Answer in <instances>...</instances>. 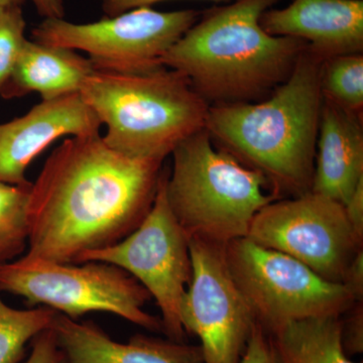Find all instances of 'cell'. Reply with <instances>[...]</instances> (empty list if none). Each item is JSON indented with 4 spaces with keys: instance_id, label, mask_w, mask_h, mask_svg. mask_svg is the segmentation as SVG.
<instances>
[{
    "instance_id": "obj_13",
    "label": "cell",
    "mask_w": 363,
    "mask_h": 363,
    "mask_svg": "<svg viewBox=\"0 0 363 363\" xmlns=\"http://www.w3.org/2000/svg\"><path fill=\"white\" fill-rule=\"evenodd\" d=\"M260 25L269 35L304 40L322 61L363 52V0H292L264 11Z\"/></svg>"
},
{
    "instance_id": "obj_7",
    "label": "cell",
    "mask_w": 363,
    "mask_h": 363,
    "mask_svg": "<svg viewBox=\"0 0 363 363\" xmlns=\"http://www.w3.org/2000/svg\"><path fill=\"white\" fill-rule=\"evenodd\" d=\"M224 250L238 290L266 333L302 320L342 317L357 303L343 284L247 238L230 241Z\"/></svg>"
},
{
    "instance_id": "obj_21",
    "label": "cell",
    "mask_w": 363,
    "mask_h": 363,
    "mask_svg": "<svg viewBox=\"0 0 363 363\" xmlns=\"http://www.w3.org/2000/svg\"><path fill=\"white\" fill-rule=\"evenodd\" d=\"M26 23L21 6L0 11V95L26 42Z\"/></svg>"
},
{
    "instance_id": "obj_1",
    "label": "cell",
    "mask_w": 363,
    "mask_h": 363,
    "mask_svg": "<svg viewBox=\"0 0 363 363\" xmlns=\"http://www.w3.org/2000/svg\"><path fill=\"white\" fill-rule=\"evenodd\" d=\"M162 164L119 154L100 133L66 138L32 184L26 257L78 264L123 240L149 213Z\"/></svg>"
},
{
    "instance_id": "obj_28",
    "label": "cell",
    "mask_w": 363,
    "mask_h": 363,
    "mask_svg": "<svg viewBox=\"0 0 363 363\" xmlns=\"http://www.w3.org/2000/svg\"><path fill=\"white\" fill-rule=\"evenodd\" d=\"M38 13L44 18H64L63 0H32Z\"/></svg>"
},
{
    "instance_id": "obj_3",
    "label": "cell",
    "mask_w": 363,
    "mask_h": 363,
    "mask_svg": "<svg viewBox=\"0 0 363 363\" xmlns=\"http://www.w3.org/2000/svg\"><path fill=\"white\" fill-rule=\"evenodd\" d=\"M281 0H231L201 14L162 57L209 106L257 102L291 75L304 40L269 35L260 18Z\"/></svg>"
},
{
    "instance_id": "obj_20",
    "label": "cell",
    "mask_w": 363,
    "mask_h": 363,
    "mask_svg": "<svg viewBox=\"0 0 363 363\" xmlns=\"http://www.w3.org/2000/svg\"><path fill=\"white\" fill-rule=\"evenodd\" d=\"M321 89L325 99L362 116L363 55H343L324 61Z\"/></svg>"
},
{
    "instance_id": "obj_12",
    "label": "cell",
    "mask_w": 363,
    "mask_h": 363,
    "mask_svg": "<svg viewBox=\"0 0 363 363\" xmlns=\"http://www.w3.org/2000/svg\"><path fill=\"white\" fill-rule=\"evenodd\" d=\"M99 119L80 93L42 100L25 116L0 124V182L28 185L30 162L63 136L100 133Z\"/></svg>"
},
{
    "instance_id": "obj_27",
    "label": "cell",
    "mask_w": 363,
    "mask_h": 363,
    "mask_svg": "<svg viewBox=\"0 0 363 363\" xmlns=\"http://www.w3.org/2000/svg\"><path fill=\"white\" fill-rule=\"evenodd\" d=\"M102 9L107 16H114L131 9L154 6L169 0H99ZM204 1L229 2L231 0H204Z\"/></svg>"
},
{
    "instance_id": "obj_23",
    "label": "cell",
    "mask_w": 363,
    "mask_h": 363,
    "mask_svg": "<svg viewBox=\"0 0 363 363\" xmlns=\"http://www.w3.org/2000/svg\"><path fill=\"white\" fill-rule=\"evenodd\" d=\"M25 363H67L52 328L40 332L32 340V350Z\"/></svg>"
},
{
    "instance_id": "obj_9",
    "label": "cell",
    "mask_w": 363,
    "mask_h": 363,
    "mask_svg": "<svg viewBox=\"0 0 363 363\" xmlns=\"http://www.w3.org/2000/svg\"><path fill=\"white\" fill-rule=\"evenodd\" d=\"M168 171L162 169L149 213L130 235L111 247L86 253L78 264L104 262L138 279L161 311L162 333L185 342L181 320L184 296L192 279L189 238L172 212L166 192Z\"/></svg>"
},
{
    "instance_id": "obj_8",
    "label": "cell",
    "mask_w": 363,
    "mask_h": 363,
    "mask_svg": "<svg viewBox=\"0 0 363 363\" xmlns=\"http://www.w3.org/2000/svg\"><path fill=\"white\" fill-rule=\"evenodd\" d=\"M201 14L195 9L160 11L145 6L87 23L44 18L32 38L40 44L86 52L95 70L140 73L161 68L162 57Z\"/></svg>"
},
{
    "instance_id": "obj_4",
    "label": "cell",
    "mask_w": 363,
    "mask_h": 363,
    "mask_svg": "<svg viewBox=\"0 0 363 363\" xmlns=\"http://www.w3.org/2000/svg\"><path fill=\"white\" fill-rule=\"evenodd\" d=\"M119 154L164 162L205 128L209 105L185 76L162 66L140 73L94 70L80 90Z\"/></svg>"
},
{
    "instance_id": "obj_14",
    "label": "cell",
    "mask_w": 363,
    "mask_h": 363,
    "mask_svg": "<svg viewBox=\"0 0 363 363\" xmlns=\"http://www.w3.org/2000/svg\"><path fill=\"white\" fill-rule=\"evenodd\" d=\"M51 328L67 363H205L200 345L143 334L121 343L94 322H78L58 312Z\"/></svg>"
},
{
    "instance_id": "obj_10",
    "label": "cell",
    "mask_w": 363,
    "mask_h": 363,
    "mask_svg": "<svg viewBox=\"0 0 363 363\" xmlns=\"http://www.w3.org/2000/svg\"><path fill=\"white\" fill-rule=\"evenodd\" d=\"M248 240L293 257L332 283L342 284L362 250L345 208L318 193L274 200L252 219Z\"/></svg>"
},
{
    "instance_id": "obj_6",
    "label": "cell",
    "mask_w": 363,
    "mask_h": 363,
    "mask_svg": "<svg viewBox=\"0 0 363 363\" xmlns=\"http://www.w3.org/2000/svg\"><path fill=\"white\" fill-rule=\"evenodd\" d=\"M0 292L77 320L106 312L145 330L162 332L161 318L143 310L152 296L135 278L104 262L60 264L23 257L0 266Z\"/></svg>"
},
{
    "instance_id": "obj_22",
    "label": "cell",
    "mask_w": 363,
    "mask_h": 363,
    "mask_svg": "<svg viewBox=\"0 0 363 363\" xmlns=\"http://www.w3.org/2000/svg\"><path fill=\"white\" fill-rule=\"evenodd\" d=\"M362 302L355 303L346 312L348 317L341 319V337L344 351L350 357L362 353L363 350Z\"/></svg>"
},
{
    "instance_id": "obj_24",
    "label": "cell",
    "mask_w": 363,
    "mask_h": 363,
    "mask_svg": "<svg viewBox=\"0 0 363 363\" xmlns=\"http://www.w3.org/2000/svg\"><path fill=\"white\" fill-rule=\"evenodd\" d=\"M240 363H274L269 336L259 324L253 327Z\"/></svg>"
},
{
    "instance_id": "obj_19",
    "label": "cell",
    "mask_w": 363,
    "mask_h": 363,
    "mask_svg": "<svg viewBox=\"0 0 363 363\" xmlns=\"http://www.w3.org/2000/svg\"><path fill=\"white\" fill-rule=\"evenodd\" d=\"M28 185H11L0 182V266L13 262L28 248Z\"/></svg>"
},
{
    "instance_id": "obj_26",
    "label": "cell",
    "mask_w": 363,
    "mask_h": 363,
    "mask_svg": "<svg viewBox=\"0 0 363 363\" xmlns=\"http://www.w3.org/2000/svg\"><path fill=\"white\" fill-rule=\"evenodd\" d=\"M343 285L350 290L354 298L355 302L363 301V250L355 255L345 277L343 279Z\"/></svg>"
},
{
    "instance_id": "obj_18",
    "label": "cell",
    "mask_w": 363,
    "mask_h": 363,
    "mask_svg": "<svg viewBox=\"0 0 363 363\" xmlns=\"http://www.w3.org/2000/svg\"><path fill=\"white\" fill-rule=\"evenodd\" d=\"M56 313L43 306L14 309L0 298V363L20 362L28 343L51 328Z\"/></svg>"
},
{
    "instance_id": "obj_29",
    "label": "cell",
    "mask_w": 363,
    "mask_h": 363,
    "mask_svg": "<svg viewBox=\"0 0 363 363\" xmlns=\"http://www.w3.org/2000/svg\"><path fill=\"white\" fill-rule=\"evenodd\" d=\"M25 1L26 0H0V11L6 7L21 6Z\"/></svg>"
},
{
    "instance_id": "obj_11",
    "label": "cell",
    "mask_w": 363,
    "mask_h": 363,
    "mask_svg": "<svg viewBox=\"0 0 363 363\" xmlns=\"http://www.w3.org/2000/svg\"><path fill=\"white\" fill-rule=\"evenodd\" d=\"M189 247L192 279L181 307L184 330L201 341L205 363H240L257 322L229 272L225 245L190 240Z\"/></svg>"
},
{
    "instance_id": "obj_16",
    "label": "cell",
    "mask_w": 363,
    "mask_h": 363,
    "mask_svg": "<svg viewBox=\"0 0 363 363\" xmlns=\"http://www.w3.org/2000/svg\"><path fill=\"white\" fill-rule=\"evenodd\" d=\"M95 69L90 60L66 48L26 40L0 97L21 98L33 92L42 100L80 93Z\"/></svg>"
},
{
    "instance_id": "obj_25",
    "label": "cell",
    "mask_w": 363,
    "mask_h": 363,
    "mask_svg": "<svg viewBox=\"0 0 363 363\" xmlns=\"http://www.w3.org/2000/svg\"><path fill=\"white\" fill-rule=\"evenodd\" d=\"M357 240L363 242V180L359 182L348 201L343 205Z\"/></svg>"
},
{
    "instance_id": "obj_17",
    "label": "cell",
    "mask_w": 363,
    "mask_h": 363,
    "mask_svg": "<svg viewBox=\"0 0 363 363\" xmlns=\"http://www.w3.org/2000/svg\"><path fill=\"white\" fill-rule=\"evenodd\" d=\"M267 334L274 363H355L344 351L341 317L292 322Z\"/></svg>"
},
{
    "instance_id": "obj_2",
    "label": "cell",
    "mask_w": 363,
    "mask_h": 363,
    "mask_svg": "<svg viewBox=\"0 0 363 363\" xmlns=\"http://www.w3.org/2000/svg\"><path fill=\"white\" fill-rule=\"evenodd\" d=\"M323 62L306 50L289 78L264 99L208 111L205 130L214 145L262 174L279 199L312 190Z\"/></svg>"
},
{
    "instance_id": "obj_15",
    "label": "cell",
    "mask_w": 363,
    "mask_h": 363,
    "mask_svg": "<svg viewBox=\"0 0 363 363\" xmlns=\"http://www.w3.org/2000/svg\"><path fill=\"white\" fill-rule=\"evenodd\" d=\"M362 180V116L323 98L311 191L344 205Z\"/></svg>"
},
{
    "instance_id": "obj_5",
    "label": "cell",
    "mask_w": 363,
    "mask_h": 363,
    "mask_svg": "<svg viewBox=\"0 0 363 363\" xmlns=\"http://www.w3.org/2000/svg\"><path fill=\"white\" fill-rule=\"evenodd\" d=\"M172 156L167 198L189 240L226 245L247 238L257 212L279 199L262 174L218 149L205 128L183 140Z\"/></svg>"
}]
</instances>
